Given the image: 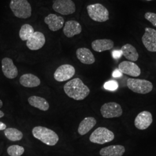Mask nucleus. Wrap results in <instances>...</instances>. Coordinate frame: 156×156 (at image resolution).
<instances>
[{
  "label": "nucleus",
  "instance_id": "nucleus-5",
  "mask_svg": "<svg viewBox=\"0 0 156 156\" xmlns=\"http://www.w3.org/2000/svg\"><path fill=\"white\" fill-rule=\"evenodd\" d=\"M90 17L97 22H105L109 19V13L106 8L101 4H91L87 6Z\"/></svg>",
  "mask_w": 156,
  "mask_h": 156
},
{
  "label": "nucleus",
  "instance_id": "nucleus-13",
  "mask_svg": "<svg viewBox=\"0 0 156 156\" xmlns=\"http://www.w3.org/2000/svg\"><path fill=\"white\" fill-rule=\"evenodd\" d=\"M119 70L123 73L133 77H138L141 73L139 66L134 62L124 61L119 64Z\"/></svg>",
  "mask_w": 156,
  "mask_h": 156
},
{
  "label": "nucleus",
  "instance_id": "nucleus-24",
  "mask_svg": "<svg viewBox=\"0 0 156 156\" xmlns=\"http://www.w3.org/2000/svg\"><path fill=\"white\" fill-rule=\"evenodd\" d=\"M4 134L8 140L13 142L19 141L23 137L22 132L15 128H6L4 130Z\"/></svg>",
  "mask_w": 156,
  "mask_h": 156
},
{
  "label": "nucleus",
  "instance_id": "nucleus-22",
  "mask_svg": "<svg viewBox=\"0 0 156 156\" xmlns=\"http://www.w3.org/2000/svg\"><path fill=\"white\" fill-rule=\"evenodd\" d=\"M28 102L31 106L38 108L42 111H47L49 108L48 102L44 98L41 97L31 96L28 98Z\"/></svg>",
  "mask_w": 156,
  "mask_h": 156
},
{
  "label": "nucleus",
  "instance_id": "nucleus-2",
  "mask_svg": "<svg viewBox=\"0 0 156 156\" xmlns=\"http://www.w3.org/2000/svg\"><path fill=\"white\" fill-rule=\"evenodd\" d=\"M32 133L34 137L49 146L56 145L59 140L58 135L53 130L42 126L35 127Z\"/></svg>",
  "mask_w": 156,
  "mask_h": 156
},
{
  "label": "nucleus",
  "instance_id": "nucleus-12",
  "mask_svg": "<svg viewBox=\"0 0 156 156\" xmlns=\"http://www.w3.org/2000/svg\"><path fill=\"white\" fill-rule=\"evenodd\" d=\"M45 42L44 34L39 31H35L27 41L26 45L31 50H39L44 46Z\"/></svg>",
  "mask_w": 156,
  "mask_h": 156
},
{
  "label": "nucleus",
  "instance_id": "nucleus-3",
  "mask_svg": "<svg viewBox=\"0 0 156 156\" xmlns=\"http://www.w3.org/2000/svg\"><path fill=\"white\" fill-rule=\"evenodd\" d=\"M10 8L15 16L27 19L31 16V6L27 0H11Z\"/></svg>",
  "mask_w": 156,
  "mask_h": 156
},
{
  "label": "nucleus",
  "instance_id": "nucleus-7",
  "mask_svg": "<svg viewBox=\"0 0 156 156\" xmlns=\"http://www.w3.org/2000/svg\"><path fill=\"white\" fill-rule=\"evenodd\" d=\"M100 111L102 116L106 119L119 117L123 114V109L121 106L115 102L104 104L101 106Z\"/></svg>",
  "mask_w": 156,
  "mask_h": 156
},
{
  "label": "nucleus",
  "instance_id": "nucleus-9",
  "mask_svg": "<svg viewBox=\"0 0 156 156\" xmlns=\"http://www.w3.org/2000/svg\"><path fill=\"white\" fill-rule=\"evenodd\" d=\"M75 73V69L69 64L60 66L54 73V78L56 81L64 82L73 78Z\"/></svg>",
  "mask_w": 156,
  "mask_h": 156
},
{
  "label": "nucleus",
  "instance_id": "nucleus-20",
  "mask_svg": "<svg viewBox=\"0 0 156 156\" xmlns=\"http://www.w3.org/2000/svg\"><path fill=\"white\" fill-rule=\"evenodd\" d=\"M114 46V42L111 39H97L92 42L91 47L93 49L97 52H102L111 50Z\"/></svg>",
  "mask_w": 156,
  "mask_h": 156
},
{
  "label": "nucleus",
  "instance_id": "nucleus-27",
  "mask_svg": "<svg viewBox=\"0 0 156 156\" xmlns=\"http://www.w3.org/2000/svg\"><path fill=\"white\" fill-rule=\"evenodd\" d=\"M118 83L115 80H109L108 82H106L104 84V88L108 90L114 91L117 89L118 88Z\"/></svg>",
  "mask_w": 156,
  "mask_h": 156
},
{
  "label": "nucleus",
  "instance_id": "nucleus-4",
  "mask_svg": "<svg viewBox=\"0 0 156 156\" xmlns=\"http://www.w3.org/2000/svg\"><path fill=\"white\" fill-rule=\"evenodd\" d=\"M127 86L132 91L142 94L149 93L153 87V84L149 80L134 78H128L127 80Z\"/></svg>",
  "mask_w": 156,
  "mask_h": 156
},
{
  "label": "nucleus",
  "instance_id": "nucleus-1",
  "mask_svg": "<svg viewBox=\"0 0 156 156\" xmlns=\"http://www.w3.org/2000/svg\"><path fill=\"white\" fill-rule=\"evenodd\" d=\"M64 90L69 97L76 101L85 99L90 93L89 88L79 78H75L65 84Z\"/></svg>",
  "mask_w": 156,
  "mask_h": 156
},
{
  "label": "nucleus",
  "instance_id": "nucleus-6",
  "mask_svg": "<svg viewBox=\"0 0 156 156\" xmlns=\"http://www.w3.org/2000/svg\"><path fill=\"white\" fill-rule=\"evenodd\" d=\"M115 134L109 129L100 127L95 129L90 136V141L92 143L103 145L112 141Z\"/></svg>",
  "mask_w": 156,
  "mask_h": 156
},
{
  "label": "nucleus",
  "instance_id": "nucleus-21",
  "mask_svg": "<svg viewBox=\"0 0 156 156\" xmlns=\"http://www.w3.org/2000/svg\"><path fill=\"white\" fill-rule=\"evenodd\" d=\"M97 124V120L93 117H85L80 123L78 127V133L80 135L87 134Z\"/></svg>",
  "mask_w": 156,
  "mask_h": 156
},
{
  "label": "nucleus",
  "instance_id": "nucleus-32",
  "mask_svg": "<svg viewBox=\"0 0 156 156\" xmlns=\"http://www.w3.org/2000/svg\"><path fill=\"white\" fill-rule=\"evenodd\" d=\"M5 115L4 113L1 111H0V118H2V117H4Z\"/></svg>",
  "mask_w": 156,
  "mask_h": 156
},
{
  "label": "nucleus",
  "instance_id": "nucleus-26",
  "mask_svg": "<svg viewBox=\"0 0 156 156\" xmlns=\"http://www.w3.org/2000/svg\"><path fill=\"white\" fill-rule=\"evenodd\" d=\"M24 152V147L19 145H11L7 149V153L10 156H21Z\"/></svg>",
  "mask_w": 156,
  "mask_h": 156
},
{
  "label": "nucleus",
  "instance_id": "nucleus-18",
  "mask_svg": "<svg viewBox=\"0 0 156 156\" xmlns=\"http://www.w3.org/2000/svg\"><path fill=\"white\" fill-rule=\"evenodd\" d=\"M126 149L123 145H111L101 149L100 154L101 156H122Z\"/></svg>",
  "mask_w": 156,
  "mask_h": 156
},
{
  "label": "nucleus",
  "instance_id": "nucleus-14",
  "mask_svg": "<svg viewBox=\"0 0 156 156\" xmlns=\"http://www.w3.org/2000/svg\"><path fill=\"white\" fill-rule=\"evenodd\" d=\"M2 71L6 78L13 79L18 75V69L14 64L13 60L8 57H5L2 60Z\"/></svg>",
  "mask_w": 156,
  "mask_h": 156
},
{
  "label": "nucleus",
  "instance_id": "nucleus-15",
  "mask_svg": "<svg viewBox=\"0 0 156 156\" xmlns=\"http://www.w3.org/2000/svg\"><path fill=\"white\" fill-rule=\"evenodd\" d=\"M44 22L51 31H57L63 27L64 19L62 16L51 13L45 17Z\"/></svg>",
  "mask_w": 156,
  "mask_h": 156
},
{
  "label": "nucleus",
  "instance_id": "nucleus-16",
  "mask_svg": "<svg viewBox=\"0 0 156 156\" xmlns=\"http://www.w3.org/2000/svg\"><path fill=\"white\" fill-rule=\"evenodd\" d=\"M82 30V28L79 23L75 20H69L65 23L63 33L68 38H72L81 33Z\"/></svg>",
  "mask_w": 156,
  "mask_h": 156
},
{
  "label": "nucleus",
  "instance_id": "nucleus-19",
  "mask_svg": "<svg viewBox=\"0 0 156 156\" xmlns=\"http://www.w3.org/2000/svg\"><path fill=\"white\" fill-rule=\"evenodd\" d=\"M20 83L25 87L33 88L39 86L41 80L38 77L31 73L24 74L19 79Z\"/></svg>",
  "mask_w": 156,
  "mask_h": 156
},
{
  "label": "nucleus",
  "instance_id": "nucleus-33",
  "mask_svg": "<svg viewBox=\"0 0 156 156\" xmlns=\"http://www.w3.org/2000/svg\"><path fill=\"white\" fill-rule=\"evenodd\" d=\"M3 106V102H2V101L0 100V108H2Z\"/></svg>",
  "mask_w": 156,
  "mask_h": 156
},
{
  "label": "nucleus",
  "instance_id": "nucleus-11",
  "mask_svg": "<svg viewBox=\"0 0 156 156\" xmlns=\"http://www.w3.org/2000/svg\"><path fill=\"white\" fill-rule=\"evenodd\" d=\"M153 122V116L150 112L142 111L135 119L134 124L140 130H145L150 127Z\"/></svg>",
  "mask_w": 156,
  "mask_h": 156
},
{
  "label": "nucleus",
  "instance_id": "nucleus-25",
  "mask_svg": "<svg viewBox=\"0 0 156 156\" xmlns=\"http://www.w3.org/2000/svg\"><path fill=\"white\" fill-rule=\"evenodd\" d=\"M34 29L29 24L23 25L19 31V37L23 41H27L28 38L34 33Z\"/></svg>",
  "mask_w": 156,
  "mask_h": 156
},
{
  "label": "nucleus",
  "instance_id": "nucleus-17",
  "mask_svg": "<svg viewBox=\"0 0 156 156\" xmlns=\"http://www.w3.org/2000/svg\"><path fill=\"white\" fill-rule=\"evenodd\" d=\"M76 55L78 60L84 64H93L95 61V57L93 53L86 48L78 49L76 51Z\"/></svg>",
  "mask_w": 156,
  "mask_h": 156
},
{
  "label": "nucleus",
  "instance_id": "nucleus-28",
  "mask_svg": "<svg viewBox=\"0 0 156 156\" xmlns=\"http://www.w3.org/2000/svg\"><path fill=\"white\" fill-rule=\"evenodd\" d=\"M145 18L156 27V13L153 12H146L145 14Z\"/></svg>",
  "mask_w": 156,
  "mask_h": 156
},
{
  "label": "nucleus",
  "instance_id": "nucleus-8",
  "mask_svg": "<svg viewBox=\"0 0 156 156\" xmlns=\"http://www.w3.org/2000/svg\"><path fill=\"white\" fill-rule=\"evenodd\" d=\"M53 9L62 15H68L75 12L76 6L72 0H55L53 1Z\"/></svg>",
  "mask_w": 156,
  "mask_h": 156
},
{
  "label": "nucleus",
  "instance_id": "nucleus-10",
  "mask_svg": "<svg viewBox=\"0 0 156 156\" xmlns=\"http://www.w3.org/2000/svg\"><path fill=\"white\" fill-rule=\"evenodd\" d=\"M142 37V41L146 49L151 52H156V30L146 27Z\"/></svg>",
  "mask_w": 156,
  "mask_h": 156
},
{
  "label": "nucleus",
  "instance_id": "nucleus-23",
  "mask_svg": "<svg viewBox=\"0 0 156 156\" xmlns=\"http://www.w3.org/2000/svg\"><path fill=\"white\" fill-rule=\"evenodd\" d=\"M122 55L131 62H136L139 58V55L136 48L131 44L123 45L121 48Z\"/></svg>",
  "mask_w": 156,
  "mask_h": 156
},
{
  "label": "nucleus",
  "instance_id": "nucleus-30",
  "mask_svg": "<svg viewBox=\"0 0 156 156\" xmlns=\"http://www.w3.org/2000/svg\"><path fill=\"white\" fill-rule=\"evenodd\" d=\"M122 73H121L119 70H115L112 74V76L114 77V78H119V77H120L122 76Z\"/></svg>",
  "mask_w": 156,
  "mask_h": 156
},
{
  "label": "nucleus",
  "instance_id": "nucleus-29",
  "mask_svg": "<svg viewBox=\"0 0 156 156\" xmlns=\"http://www.w3.org/2000/svg\"><path fill=\"white\" fill-rule=\"evenodd\" d=\"M122 55V53L121 50H114L112 52L113 57L115 59H119V58L121 57Z\"/></svg>",
  "mask_w": 156,
  "mask_h": 156
},
{
  "label": "nucleus",
  "instance_id": "nucleus-31",
  "mask_svg": "<svg viewBox=\"0 0 156 156\" xmlns=\"http://www.w3.org/2000/svg\"><path fill=\"white\" fill-rule=\"evenodd\" d=\"M6 128V125L5 123L0 122V131H2V130H5Z\"/></svg>",
  "mask_w": 156,
  "mask_h": 156
}]
</instances>
